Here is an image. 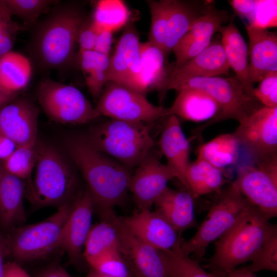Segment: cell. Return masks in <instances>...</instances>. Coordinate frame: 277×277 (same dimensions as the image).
Masks as SVG:
<instances>
[{
    "mask_svg": "<svg viewBox=\"0 0 277 277\" xmlns=\"http://www.w3.org/2000/svg\"><path fill=\"white\" fill-rule=\"evenodd\" d=\"M66 149L82 172L102 217L113 212L129 190L130 169L92 146L85 136L70 135Z\"/></svg>",
    "mask_w": 277,
    "mask_h": 277,
    "instance_id": "cell-1",
    "label": "cell"
},
{
    "mask_svg": "<svg viewBox=\"0 0 277 277\" xmlns=\"http://www.w3.org/2000/svg\"><path fill=\"white\" fill-rule=\"evenodd\" d=\"M85 19L78 7L67 3L54 7L37 24L29 49L40 68L61 70L72 63L78 30Z\"/></svg>",
    "mask_w": 277,
    "mask_h": 277,
    "instance_id": "cell-2",
    "label": "cell"
},
{
    "mask_svg": "<svg viewBox=\"0 0 277 277\" xmlns=\"http://www.w3.org/2000/svg\"><path fill=\"white\" fill-rule=\"evenodd\" d=\"M270 219L250 204L235 223L218 240L206 267L226 276L245 262L251 261L265 240L277 228Z\"/></svg>",
    "mask_w": 277,
    "mask_h": 277,
    "instance_id": "cell-3",
    "label": "cell"
},
{
    "mask_svg": "<svg viewBox=\"0 0 277 277\" xmlns=\"http://www.w3.org/2000/svg\"><path fill=\"white\" fill-rule=\"evenodd\" d=\"M37 160L33 182H29L26 196L37 207L54 206L57 208L73 202L78 179L67 159L55 147L36 141Z\"/></svg>",
    "mask_w": 277,
    "mask_h": 277,
    "instance_id": "cell-4",
    "label": "cell"
},
{
    "mask_svg": "<svg viewBox=\"0 0 277 277\" xmlns=\"http://www.w3.org/2000/svg\"><path fill=\"white\" fill-rule=\"evenodd\" d=\"M85 137L96 149L129 169L137 167L155 145L145 123L114 119L93 126Z\"/></svg>",
    "mask_w": 277,
    "mask_h": 277,
    "instance_id": "cell-5",
    "label": "cell"
},
{
    "mask_svg": "<svg viewBox=\"0 0 277 277\" xmlns=\"http://www.w3.org/2000/svg\"><path fill=\"white\" fill-rule=\"evenodd\" d=\"M216 192L207 216L194 235L181 243L182 252L188 255L193 254L196 260L202 259L208 245L228 230L251 204L234 182Z\"/></svg>",
    "mask_w": 277,
    "mask_h": 277,
    "instance_id": "cell-6",
    "label": "cell"
},
{
    "mask_svg": "<svg viewBox=\"0 0 277 277\" xmlns=\"http://www.w3.org/2000/svg\"><path fill=\"white\" fill-rule=\"evenodd\" d=\"M73 201L57 208L54 214L40 222L15 230L5 239L7 255L24 262L39 259L57 249Z\"/></svg>",
    "mask_w": 277,
    "mask_h": 277,
    "instance_id": "cell-7",
    "label": "cell"
},
{
    "mask_svg": "<svg viewBox=\"0 0 277 277\" xmlns=\"http://www.w3.org/2000/svg\"><path fill=\"white\" fill-rule=\"evenodd\" d=\"M201 90L211 96L219 107V113L202 126L196 128L195 135H200L207 127L225 120L233 119L240 123L260 108L254 107L256 101L248 95L236 76L194 77L181 82L172 89L177 91L183 88Z\"/></svg>",
    "mask_w": 277,
    "mask_h": 277,
    "instance_id": "cell-8",
    "label": "cell"
},
{
    "mask_svg": "<svg viewBox=\"0 0 277 277\" xmlns=\"http://www.w3.org/2000/svg\"><path fill=\"white\" fill-rule=\"evenodd\" d=\"M37 97L45 113L55 122L80 125L100 116L77 88L49 78L39 83Z\"/></svg>",
    "mask_w": 277,
    "mask_h": 277,
    "instance_id": "cell-9",
    "label": "cell"
},
{
    "mask_svg": "<svg viewBox=\"0 0 277 277\" xmlns=\"http://www.w3.org/2000/svg\"><path fill=\"white\" fill-rule=\"evenodd\" d=\"M95 108L100 115L143 123L169 115L168 108L155 106L144 94L111 82L106 84Z\"/></svg>",
    "mask_w": 277,
    "mask_h": 277,
    "instance_id": "cell-10",
    "label": "cell"
},
{
    "mask_svg": "<svg viewBox=\"0 0 277 277\" xmlns=\"http://www.w3.org/2000/svg\"><path fill=\"white\" fill-rule=\"evenodd\" d=\"M233 134L254 164L277 160V107H262L239 123Z\"/></svg>",
    "mask_w": 277,
    "mask_h": 277,
    "instance_id": "cell-11",
    "label": "cell"
},
{
    "mask_svg": "<svg viewBox=\"0 0 277 277\" xmlns=\"http://www.w3.org/2000/svg\"><path fill=\"white\" fill-rule=\"evenodd\" d=\"M234 183L242 195L270 219L277 215V160L239 167Z\"/></svg>",
    "mask_w": 277,
    "mask_h": 277,
    "instance_id": "cell-12",
    "label": "cell"
},
{
    "mask_svg": "<svg viewBox=\"0 0 277 277\" xmlns=\"http://www.w3.org/2000/svg\"><path fill=\"white\" fill-rule=\"evenodd\" d=\"M140 43L134 27L128 26L110 58L108 80L145 95L148 90L143 80Z\"/></svg>",
    "mask_w": 277,
    "mask_h": 277,
    "instance_id": "cell-13",
    "label": "cell"
},
{
    "mask_svg": "<svg viewBox=\"0 0 277 277\" xmlns=\"http://www.w3.org/2000/svg\"><path fill=\"white\" fill-rule=\"evenodd\" d=\"M95 202L87 189L74 200L72 209L63 229L57 249L64 250L72 263L79 264L84 246L92 226Z\"/></svg>",
    "mask_w": 277,
    "mask_h": 277,
    "instance_id": "cell-14",
    "label": "cell"
},
{
    "mask_svg": "<svg viewBox=\"0 0 277 277\" xmlns=\"http://www.w3.org/2000/svg\"><path fill=\"white\" fill-rule=\"evenodd\" d=\"M174 178L178 176L172 169L151 153L148 154L131 175L129 185L139 210L150 209L168 182Z\"/></svg>",
    "mask_w": 277,
    "mask_h": 277,
    "instance_id": "cell-15",
    "label": "cell"
},
{
    "mask_svg": "<svg viewBox=\"0 0 277 277\" xmlns=\"http://www.w3.org/2000/svg\"><path fill=\"white\" fill-rule=\"evenodd\" d=\"M120 238L119 249L135 277H168L160 250L145 243L115 216Z\"/></svg>",
    "mask_w": 277,
    "mask_h": 277,
    "instance_id": "cell-16",
    "label": "cell"
},
{
    "mask_svg": "<svg viewBox=\"0 0 277 277\" xmlns=\"http://www.w3.org/2000/svg\"><path fill=\"white\" fill-rule=\"evenodd\" d=\"M229 69L221 40L211 41L201 53L181 66L172 69L159 90L164 94L187 80L219 76L227 74Z\"/></svg>",
    "mask_w": 277,
    "mask_h": 277,
    "instance_id": "cell-17",
    "label": "cell"
},
{
    "mask_svg": "<svg viewBox=\"0 0 277 277\" xmlns=\"http://www.w3.org/2000/svg\"><path fill=\"white\" fill-rule=\"evenodd\" d=\"M120 219L133 234L157 250L165 251L180 247L181 236L156 211L141 210L130 216L121 217Z\"/></svg>",
    "mask_w": 277,
    "mask_h": 277,
    "instance_id": "cell-18",
    "label": "cell"
},
{
    "mask_svg": "<svg viewBox=\"0 0 277 277\" xmlns=\"http://www.w3.org/2000/svg\"><path fill=\"white\" fill-rule=\"evenodd\" d=\"M39 110L29 99L16 98L0 107V133L17 146L37 141Z\"/></svg>",
    "mask_w": 277,
    "mask_h": 277,
    "instance_id": "cell-19",
    "label": "cell"
},
{
    "mask_svg": "<svg viewBox=\"0 0 277 277\" xmlns=\"http://www.w3.org/2000/svg\"><path fill=\"white\" fill-rule=\"evenodd\" d=\"M228 19L225 11L217 10L212 6L198 18L172 50L175 57L173 69L181 66L205 49L215 33Z\"/></svg>",
    "mask_w": 277,
    "mask_h": 277,
    "instance_id": "cell-20",
    "label": "cell"
},
{
    "mask_svg": "<svg viewBox=\"0 0 277 277\" xmlns=\"http://www.w3.org/2000/svg\"><path fill=\"white\" fill-rule=\"evenodd\" d=\"M246 28L249 44V75L253 85L267 73L277 71V35L267 29L252 26Z\"/></svg>",
    "mask_w": 277,
    "mask_h": 277,
    "instance_id": "cell-21",
    "label": "cell"
},
{
    "mask_svg": "<svg viewBox=\"0 0 277 277\" xmlns=\"http://www.w3.org/2000/svg\"><path fill=\"white\" fill-rule=\"evenodd\" d=\"M159 145L167 160V165L177 174L184 185V175L189 164V142L182 129L179 118L169 115L165 121Z\"/></svg>",
    "mask_w": 277,
    "mask_h": 277,
    "instance_id": "cell-22",
    "label": "cell"
},
{
    "mask_svg": "<svg viewBox=\"0 0 277 277\" xmlns=\"http://www.w3.org/2000/svg\"><path fill=\"white\" fill-rule=\"evenodd\" d=\"M193 200L188 191L176 190L167 187L154 205L155 211L164 216L182 236L185 230L197 226Z\"/></svg>",
    "mask_w": 277,
    "mask_h": 277,
    "instance_id": "cell-23",
    "label": "cell"
},
{
    "mask_svg": "<svg viewBox=\"0 0 277 277\" xmlns=\"http://www.w3.org/2000/svg\"><path fill=\"white\" fill-rule=\"evenodd\" d=\"M212 6L209 1L169 0L167 33L164 53L166 55L194 22Z\"/></svg>",
    "mask_w": 277,
    "mask_h": 277,
    "instance_id": "cell-24",
    "label": "cell"
},
{
    "mask_svg": "<svg viewBox=\"0 0 277 277\" xmlns=\"http://www.w3.org/2000/svg\"><path fill=\"white\" fill-rule=\"evenodd\" d=\"M26 188L23 180L2 168L0 172V228L9 229L25 222L24 198Z\"/></svg>",
    "mask_w": 277,
    "mask_h": 277,
    "instance_id": "cell-25",
    "label": "cell"
},
{
    "mask_svg": "<svg viewBox=\"0 0 277 277\" xmlns=\"http://www.w3.org/2000/svg\"><path fill=\"white\" fill-rule=\"evenodd\" d=\"M218 32L230 68L235 73L247 94L255 98L253 93L254 87L249 75L248 50L243 37L232 22L222 25Z\"/></svg>",
    "mask_w": 277,
    "mask_h": 277,
    "instance_id": "cell-26",
    "label": "cell"
},
{
    "mask_svg": "<svg viewBox=\"0 0 277 277\" xmlns=\"http://www.w3.org/2000/svg\"><path fill=\"white\" fill-rule=\"evenodd\" d=\"M172 105L168 108L169 114L194 122L209 121L219 112L215 100L207 93L193 88H183Z\"/></svg>",
    "mask_w": 277,
    "mask_h": 277,
    "instance_id": "cell-27",
    "label": "cell"
},
{
    "mask_svg": "<svg viewBox=\"0 0 277 277\" xmlns=\"http://www.w3.org/2000/svg\"><path fill=\"white\" fill-rule=\"evenodd\" d=\"M225 182L223 169L197 157L188 165L184 175V186L193 198L196 199L217 192Z\"/></svg>",
    "mask_w": 277,
    "mask_h": 277,
    "instance_id": "cell-28",
    "label": "cell"
},
{
    "mask_svg": "<svg viewBox=\"0 0 277 277\" xmlns=\"http://www.w3.org/2000/svg\"><path fill=\"white\" fill-rule=\"evenodd\" d=\"M32 74L30 60L11 51L0 57V84L6 89L19 93L29 84Z\"/></svg>",
    "mask_w": 277,
    "mask_h": 277,
    "instance_id": "cell-29",
    "label": "cell"
},
{
    "mask_svg": "<svg viewBox=\"0 0 277 277\" xmlns=\"http://www.w3.org/2000/svg\"><path fill=\"white\" fill-rule=\"evenodd\" d=\"M240 148V142L233 133H225L200 146L197 157L224 170L237 162Z\"/></svg>",
    "mask_w": 277,
    "mask_h": 277,
    "instance_id": "cell-30",
    "label": "cell"
},
{
    "mask_svg": "<svg viewBox=\"0 0 277 277\" xmlns=\"http://www.w3.org/2000/svg\"><path fill=\"white\" fill-rule=\"evenodd\" d=\"M110 58L94 50L79 51L78 62L86 84L95 98L100 97L109 82Z\"/></svg>",
    "mask_w": 277,
    "mask_h": 277,
    "instance_id": "cell-31",
    "label": "cell"
},
{
    "mask_svg": "<svg viewBox=\"0 0 277 277\" xmlns=\"http://www.w3.org/2000/svg\"><path fill=\"white\" fill-rule=\"evenodd\" d=\"M115 216L112 212L102 222L92 226L83 250L85 260L119 247V233Z\"/></svg>",
    "mask_w": 277,
    "mask_h": 277,
    "instance_id": "cell-32",
    "label": "cell"
},
{
    "mask_svg": "<svg viewBox=\"0 0 277 277\" xmlns=\"http://www.w3.org/2000/svg\"><path fill=\"white\" fill-rule=\"evenodd\" d=\"M140 53L146 88L159 89L169 73L166 66V55L149 42L140 43Z\"/></svg>",
    "mask_w": 277,
    "mask_h": 277,
    "instance_id": "cell-33",
    "label": "cell"
},
{
    "mask_svg": "<svg viewBox=\"0 0 277 277\" xmlns=\"http://www.w3.org/2000/svg\"><path fill=\"white\" fill-rule=\"evenodd\" d=\"M130 15L125 3L120 0H101L95 5L92 21L97 30L113 32L124 26Z\"/></svg>",
    "mask_w": 277,
    "mask_h": 277,
    "instance_id": "cell-34",
    "label": "cell"
},
{
    "mask_svg": "<svg viewBox=\"0 0 277 277\" xmlns=\"http://www.w3.org/2000/svg\"><path fill=\"white\" fill-rule=\"evenodd\" d=\"M160 251L166 265L168 277H226L206 271L197 260L182 252L180 247Z\"/></svg>",
    "mask_w": 277,
    "mask_h": 277,
    "instance_id": "cell-35",
    "label": "cell"
},
{
    "mask_svg": "<svg viewBox=\"0 0 277 277\" xmlns=\"http://www.w3.org/2000/svg\"><path fill=\"white\" fill-rule=\"evenodd\" d=\"M36 143L17 146L4 161L3 169L22 180L28 179L37 160Z\"/></svg>",
    "mask_w": 277,
    "mask_h": 277,
    "instance_id": "cell-36",
    "label": "cell"
},
{
    "mask_svg": "<svg viewBox=\"0 0 277 277\" xmlns=\"http://www.w3.org/2000/svg\"><path fill=\"white\" fill-rule=\"evenodd\" d=\"M86 261L91 268L112 277H135L121 254L119 247Z\"/></svg>",
    "mask_w": 277,
    "mask_h": 277,
    "instance_id": "cell-37",
    "label": "cell"
},
{
    "mask_svg": "<svg viewBox=\"0 0 277 277\" xmlns=\"http://www.w3.org/2000/svg\"><path fill=\"white\" fill-rule=\"evenodd\" d=\"M147 3L151 13V26L148 42L164 54L169 0L148 1Z\"/></svg>",
    "mask_w": 277,
    "mask_h": 277,
    "instance_id": "cell-38",
    "label": "cell"
},
{
    "mask_svg": "<svg viewBox=\"0 0 277 277\" xmlns=\"http://www.w3.org/2000/svg\"><path fill=\"white\" fill-rule=\"evenodd\" d=\"M13 15L21 18L27 26L36 23L39 16L47 13L58 1L52 0H5Z\"/></svg>",
    "mask_w": 277,
    "mask_h": 277,
    "instance_id": "cell-39",
    "label": "cell"
},
{
    "mask_svg": "<svg viewBox=\"0 0 277 277\" xmlns=\"http://www.w3.org/2000/svg\"><path fill=\"white\" fill-rule=\"evenodd\" d=\"M13 16L5 0H0V57L12 51L17 34L25 29Z\"/></svg>",
    "mask_w": 277,
    "mask_h": 277,
    "instance_id": "cell-40",
    "label": "cell"
},
{
    "mask_svg": "<svg viewBox=\"0 0 277 277\" xmlns=\"http://www.w3.org/2000/svg\"><path fill=\"white\" fill-rule=\"evenodd\" d=\"M251 261L250 265L243 267L251 272L277 271V228L265 240Z\"/></svg>",
    "mask_w": 277,
    "mask_h": 277,
    "instance_id": "cell-41",
    "label": "cell"
},
{
    "mask_svg": "<svg viewBox=\"0 0 277 277\" xmlns=\"http://www.w3.org/2000/svg\"><path fill=\"white\" fill-rule=\"evenodd\" d=\"M253 89L254 97L264 107H277V71L267 73Z\"/></svg>",
    "mask_w": 277,
    "mask_h": 277,
    "instance_id": "cell-42",
    "label": "cell"
},
{
    "mask_svg": "<svg viewBox=\"0 0 277 277\" xmlns=\"http://www.w3.org/2000/svg\"><path fill=\"white\" fill-rule=\"evenodd\" d=\"M267 29L276 26V1H257L249 25Z\"/></svg>",
    "mask_w": 277,
    "mask_h": 277,
    "instance_id": "cell-43",
    "label": "cell"
},
{
    "mask_svg": "<svg viewBox=\"0 0 277 277\" xmlns=\"http://www.w3.org/2000/svg\"><path fill=\"white\" fill-rule=\"evenodd\" d=\"M98 32L92 21L85 18L80 27L77 34V43L79 45V51L93 50Z\"/></svg>",
    "mask_w": 277,
    "mask_h": 277,
    "instance_id": "cell-44",
    "label": "cell"
},
{
    "mask_svg": "<svg viewBox=\"0 0 277 277\" xmlns=\"http://www.w3.org/2000/svg\"><path fill=\"white\" fill-rule=\"evenodd\" d=\"M229 3L235 13L242 19L248 22L249 25L251 22L253 12L257 1L256 0H231Z\"/></svg>",
    "mask_w": 277,
    "mask_h": 277,
    "instance_id": "cell-45",
    "label": "cell"
},
{
    "mask_svg": "<svg viewBox=\"0 0 277 277\" xmlns=\"http://www.w3.org/2000/svg\"><path fill=\"white\" fill-rule=\"evenodd\" d=\"M112 34L113 32L107 30L100 31L96 38L93 50L109 56L112 43Z\"/></svg>",
    "mask_w": 277,
    "mask_h": 277,
    "instance_id": "cell-46",
    "label": "cell"
},
{
    "mask_svg": "<svg viewBox=\"0 0 277 277\" xmlns=\"http://www.w3.org/2000/svg\"><path fill=\"white\" fill-rule=\"evenodd\" d=\"M17 145L12 140L0 133V160L5 161L14 151Z\"/></svg>",
    "mask_w": 277,
    "mask_h": 277,
    "instance_id": "cell-47",
    "label": "cell"
},
{
    "mask_svg": "<svg viewBox=\"0 0 277 277\" xmlns=\"http://www.w3.org/2000/svg\"><path fill=\"white\" fill-rule=\"evenodd\" d=\"M3 277H30L28 273L16 262L5 264Z\"/></svg>",
    "mask_w": 277,
    "mask_h": 277,
    "instance_id": "cell-48",
    "label": "cell"
},
{
    "mask_svg": "<svg viewBox=\"0 0 277 277\" xmlns=\"http://www.w3.org/2000/svg\"><path fill=\"white\" fill-rule=\"evenodd\" d=\"M36 277H72L62 266L53 264L39 272Z\"/></svg>",
    "mask_w": 277,
    "mask_h": 277,
    "instance_id": "cell-49",
    "label": "cell"
},
{
    "mask_svg": "<svg viewBox=\"0 0 277 277\" xmlns=\"http://www.w3.org/2000/svg\"><path fill=\"white\" fill-rule=\"evenodd\" d=\"M18 93L10 91L0 84V107L9 103L17 98Z\"/></svg>",
    "mask_w": 277,
    "mask_h": 277,
    "instance_id": "cell-50",
    "label": "cell"
},
{
    "mask_svg": "<svg viewBox=\"0 0 277 277\" xmlns=\"http://www.w3.org/2000/svg\"><path fill=\"white\" fill-rule=\"evenodd\" d=\"M7 255L6 240L3 237L0 228V277H3L4 270V259Z\"/></svg>",
    "mask_w": 277,
    "mask_h": 277,
    "instance_id": "cell-51",
    "label": "cell"
},
{
    "mask_svg": "<svg viewBox=\"0 0 277 277\" xmlns=\"http://www.w3.org/2000/svg\"><path fill=\"white\" fill-rule=\"evenodd\" d=\"M226 277H256L254 272L245 269L244 267L234 268L228 272Z\"/></svg>",
    "mask_w": 277,
    "mask_h": 277,
    "instance_id": "cell-52",
    "label": "cell"
},
{
    "mask_svg": "<svg viewBox=\"0 0 277 277\" xmlns=\"http://www.w3.org/2000/svg\"><path fill=\"white\" fill-rule=\"evenodd\" d=\"M85 277H112L99 273L95 270L90 269Z\"/></svg>",
    "mask_w": 277,
    "mask_h": 277,
    "instance_id": "cell-53",
    "label": "cell"
},
{
    "mask_svg": "<svg viewBox=\"0 0 277 277\" xmlns=\"http://www.w3.org/2000/svg\"><path fill=\"white\" fill-rule=\"evenodd\" d=\"M2 168H3V167H1V166H0V172H1V170H2Z\"/></svg>",
    "mask_w": 277,
    "mask_h": 277,
    "instance_id": "cell-54",
    "label": "cell"
}]
</instances>
